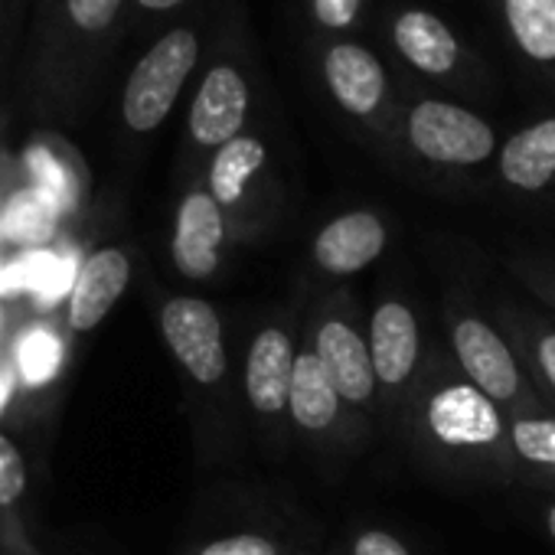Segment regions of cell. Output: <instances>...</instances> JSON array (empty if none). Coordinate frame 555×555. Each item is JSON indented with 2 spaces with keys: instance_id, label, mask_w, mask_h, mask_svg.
Returning a JSON list of instances; mask_svg holds the SVG:
<instances>
[{
  "instance_id": "1",
  "label": "cell",
  "mask_w": 555,
  "mask_h": 555,
  "mask_svg": "<svg viewBox=\"0 0 555 555\" xmlns=\"http://www.w3.org/2000/svg\"><path fill=\"white\" fill-rule=\"evenodd\" d=\"M396 444L444 487L513 490L506 412L454 366L438 337L399 422Z\"/></svg>"
},
{
  "instance_id": "2",
  "label": "cell",
  "mask_w": 555,
  "mask_h": 555,
  "mask_svg": "<svg viewBox=\"0 0 555 555\" xmlns=\"http://www.w3.org/2000/svg\"><path fill=\"white\" fill-rule=\"evenodd\" d=\"M128 11L131 0H37L17 63L37 118L76 125L89 115L128 40Z\"/></svg>"
},
{
  "instance_id": "3",
  "label": "cell",
  "mask_w": 555,
  "mask_h": 555,
  "mask_svg": "<svg viewBox=\"0 0 555 555\" xmlns=\"http://www.w3.org/2000/svg\"><path fill=\"white\" fill-rule=\"evenodd\" d=\"M500 144V128L477 105L402 86L379 160L418 190L470 199L493 193Z\"/></svg>"
},
{
  "instance_id": "4",
  "label": "cell",
  "mask_w": 555,
  "mask_h": 555,
  "mask_svg": "<svg viewBox=\"0 0 555 555\" xmlns=\"http://www.w3.org/2000/svg\"><path fill=\"white\" fill-rule=\"evenodd\" d=\"M157 334L186 392L196 451L206 464L235 457L245 435L238 360L216 301L203 295H160L154 305Z\"/></svg>"
},
{
  "instance_id": "5",
  "label": "cell",
  "mask_w": 555,
  "mask_h": 555,
  "mask_svg": "<svg viewBox=\"0 0 555 555\" xmlns=\"http://www.w3.org/2000/svg\"><path fill=\"white\" fill-rule=\"evenodd\" d=\"M268 76L238 0H225L212 50L186 99L177 147V183L196 177L206 160L264 118Z\"/></svg>"
},
{
  "instance_id": "6",
  "label": "cell",
  "mask_w": 555,
  "mask_h": 555,
  "mask_svg": "<svg viewBox=\"0 0 555 555\" xmlns=\"http://www.w3.org/2000/svg\"><path fill=\"white\" fill-rule=\"evenodd\" d=\"M311 288H298L292 301L264 308L238 350V389L245 431L258 454L271 464H282L295 451L292 435V386L305 337V311Z\"/></svg>"
},
{
  "instance_id": "7",
  "label": "cell",
  "mask_w": 555,
  "mask_h": 555,
  "mask_svg": "<svg viewBox=\"0 0 555 555\" xmlns=\"http://www.w3.org/2000/svg\"><path fill=\"white\" fill-rule=\"evenodd\" d=\"M379 50L402 86L480 105L496 92V73L461 30L415 0H386L379 17Z\"/></svg>"
},
{
  "instance_id": "8",
  "label": "cell",
  "mask_w": 555,
  "mask_h": 555,
  "mask_svg": "<svg viewBox=\"0 0 555 555\" xmlns=\"http://www.w3.org/2000/svg\"><path fill=\"white\" fill-rule=\"evenodd\" d=\"M222 8L225 0H212V4L154 34L138 53L118 92V131L125 144H147L170 121L183 95L190 99L196 76L212 50Z\"/></svg>"
},
{
  "instance_id": "9",
  "label": "cell",
  "mask_w": 555,
  "mask_h": 555,
  "mask_svg": "<svg viewBox=\"0 0 555 555\" xmlns=\"http://www.w3.org/2000/svg\"><path fill=\"white\" fill-rule=\"evenodd\" d=\"M305 66L347 138L379 157L402 102V79L386 53L363 37H305Z\"/></svg>"
},
{
  "instance_id": "10",
  "label": "cell",
  "mask_w": 555,
  "mask_h": 555,
  "mask_svg": "<svg viewBox=\"0 0 555 555\" xmlns=\"http://www.w3.org/2000/svg\"><path fill=\"white\" fill-rule=\"evenodd\" d=\"M441 340L454 360V366L483 389L506 415L539 405V392L529 383V373L513 350L506 331L500 327L490 298L467 274L444 278L441 282Z\"/></svg>"
},
{
  "instance_id": "11",
  "label": "cell",
  "mask_w": 555,
  "mask_h": 555,
  "mask_svg": "<svg viewBox=\"0 0 555 555\" xmlns=\"http://www.w3.org/2000/svg\"><path fill=\"white\" fill-rule=\"evenodd\" d=\"M196 177L222 206L242 248L264 242L288 216L292 190L268 115L245 134L219 147Z\"/></svg>"
},
{
  "instance_id": "12",
  "label": "cell",
  "mask_w": 555,
  "mask_h": 555,
  "mask_svg": "<svg viewBox=\"0 0 555 555\" xmlns=\"http://www.w3.org/2000/svg\"><path fill=\"white\" fill-rule=\"evenodd\" d=\"M370 353L379 392V431L396 441L399 422L425 373L435 337H428L425 308L399 274H383L366 311Z\"/></svg>"
},
{
  "instance_id": "13",
  "label": "cell",
  "mask_w": 555,
  "mask_h": 555,
  "mask_svg": "<svg viewBox=\"0 0 555 555\" xmlns=\"http://www.w3.org/2000/svg\"><path fill=\"white\" fill-rule=\"evenodd\" d=\"M292 435L295 451L324 477L337 480L373 444L376 431L347 405L334 379L321 366L314 347L301 337V353L292 386Z\"/></svg>"
},
{
  "instance_id": "14",
  "label": "cell",
  "mask_w": 555,
  "mask_h": 555,
  "mask_svg": "<svg viewBox=\"0 0 555 555\" xmlns=\"http://www.w3.org/2000/svg\"><path fill=\"white\" fill-rule=\"evenodd\" d=\"M305 340L314 347L321 366L334 379L347 405L379 431V392L370 353L366 308L350 285L311 292L305 311Z\"/></svg>"
},
{
  "instance_id": "15",
  "label": "cell",
  "mask_w": 555,
  "mask_h": 555,
  "mask_svg": "<svg viewBox=\"0 0 555 555\" xmlns=\"http://www.w3.org/2000/svg\"><path fill=\"white\" fill-rule=\"evenodd\" d=\"M399 222L376 203L344 206L327 216L308 238L305 251V288L327 292L350 285L357 274L376 268L396 245Z\"/></svg>"
},
{
  "instance_id": "16",
  "label": "cell",
  "mask_w": 555,
  "mask_h": 555,
  "mask_svg": "<svg viewBox=\"0 0 555 555\" xmlns=\"http://www.w3.org/2000/svg\"><path fill=\"white\" fill-rule=\"evenodd\" d=\"M235 251H242L235 229L206 190V183L199 177L177 183V203L167 238L173 271L190 285H212L225 274Z\"/></svg>"
},
{
  "instance_id": "17",
  "label": "cell",
  "mask_w": 555,
  "mask_h": 555,
  "mask_svg": "<svg viewBox=\"0 0 555 555\" xmlns=\"http://www.w3.org/2000/svg\"><path fill=\"white\" fill-rule=\"evenodd\" d=\"M493 196L519 209L555 206V102L503 138Z\"/></svg>"
},
{
  "instance_id": "18",
  "label": "cell",
  "mask_w": 555,
  "mask_h": 555,
  "mask_svg": "<svg viewBox=\"0 0 555 555\" xmlns=\"http://www.w3.org/2000/svg\"><path fill=\"white\" fill-rule=\"evenodd\" d=\"M134 274V251L121 242H102L82 255V264L73 278L69 298L63 305V324L73 340L89 337L105 324L115 305L125 298Z\"/></svg>"
},
{
  "instance_id": "19",
  "label": "cell",
  "mask_w": 555,
  "mask_h": 555,
  "mask_svg": "<svg viewBox=\"0 0 555 555\" xmlns=\"http://www.w3.org/2000/svg\"><path fill=\"white\" fill-rule=\"evenodd\" d=\"M487 14L516 69L555 102V0H487Z\"/></svg>"
},
{
  "instance_id": "20",
  "label": "cell",
  "mask_w": 555,
  "mask_h": 555,
  "mask_svg": "<svg viewBox=\"0 0 555 555\" xmlns=\"http://www.w3.org/2000/svg\"><path fill=\"white\" fill-rule=\"evenodd\" d=\"M69 331L63 314H34L24 318L8 344V360L14 366L21 396H43L53 389L69 366Z\"/></svg>"
},
{
  "instance_id": "21",
  "label": "cell",
  "mask_w": 555,
  "mask_h": 555,
  "mask_svg": "<svg viewBox=\"0 0 555 555\" xmlns=\"http://www.w3.org/2000/svg\"><path fill=\"white\" fill-rule=\"evenodd\" d=\"M490 308L519 353L539 399L555 409V318L513 295H490Z\"/></svg>"
},
{
  "instance_id": "22",
  "label": "cell",
  "mask_w": 555,
  "mask_h": 555,
  "mask_svg": "<svg viewBox=\"0 0 555 555\" xmlns=\"http://www.w3.org/2000/svg\"><path fill=\"white\" fill-rule=\"evenodd\" d=\"M513 490L555 493V409L539 402L506 415Z\"/></svg>"
},
{
  "instance_id": "23",
  "label": "cell",
  "mask_w": 555,
  "mask_h": 555,
  "mask_svg": "<svg viewBox=\"0 0 555 555\" xmlns=\"http://www.w3.org/2000/svg\"><path fill=\"white\" fill-rule=\"evenodd\" d=\"M27 183L63 216H79L89 196V173L79 164V157L56 141V147L34 144L27 154Z\"/></svg>"
},
{
  "instance_id": "24",
  "label": "cell",
  "mask_w": 555,
  "mask_h": 555,
  "mask_svg": "<svg viewBox=\"0 0 555 555\" xmlns=\"http://www.w3.org/2000/svg\"><path fill=\"white\" fill-rule=\"evenodd\" d=\"M63 222L66 219L30 183H24L4 206V219H0V242L14 245L17 251L53 248L66 238Z\"/></svg>"
},
{
  "instance_id": "25",
  "label": "cell",
  "mask_w": 555,
  "mask_h": 555,
  "mask_svg": "<svg viewBox=\"0 0 555 555\" xmlns=\"http://www.w3.org/2000/svg\"><path fill=\"white\" fill-rule=\"evenodd\" d=\"M27 493V461L21 444L0 431V542L8 552H24L30 548L24 526H21V503Z\"/></svg>"
},
{
  "instance_id": "26",
  "label": "cell",
  "mask_w": 555,
  "mask_h": 555,
  "mask_svg": "<svg viewBox=\"0 0 555 555\" xmlns=\"http://www.w3.org/2000/svg\"><path fill=\"white\" fill-rule=\"evenodd\" d=\"M305 548H308V542H298L282 529L245 526V529L209 535V539L190 545L183 555H301Z\"/></svg>"
},
{
  "instance_id": "27",
  "label": "cell",
  "mask_w": 555,
  "mask_h": 555,
  "mask_svg": "<svg viewBox=\"0 0 555 555\" xmlns=\"http://www.w3.org/2000/svg\"><path fill=\"white\" fill-rule=\"evenodd\" d=\"M373 0H301L305 37H363Z\"/></svg>"
},
{
  "instance_id": "28",
  "label": "cell",
  "mask_w": 555,
  "mask_h": 555,
  "mask_svg": "<svg viewBox=\"0 0 555 555\" xmlns=\"http://www.w3.org/2000/svg\"><path fill=\"white\" fill-rule=\"evenodd\" d=\"M506 271L513 282L555 318V255L542 248H513L506 255Z\"/></svg>"
},
{
  "instance_id": "29",
  "label": "cell",
  "mask_w": 555,
  "mask_h": 555,
  "mask_svg": "<svg viewBox=\"0 0 555 555\" xmlns=\"http://www.w3.org/2000/svg\"><path fill=\"white\" fill-rule=\"evenodd\" d=\"M212 4V0H131L128 11V40H151L164 27L190 17L193 11Z\"/></svg>"
},
{
  "instance_id": "30",
  "label": "cell",
  "mask_w": 555,
  "mask_h": 555,
  "mask_svg": "<svg viewBox=\"0 0 555 555\" xmlns=\"http://www.w3.org/2000/svg\"><path fill=\"white\" fill-rule=\"evenodd\" d=\"M340 555H422L402 532L383 522H357L340 539Z\"/></svg>"
},
{
  "instance_id": "31",
  "label": "cell",
  "mask_w": 555,
  "mask_h": 555,
  "mask_svg": "<svg viewBox=\"0 0 555 555\" xmlns=\"http://www.w3.org/2000/svg\"><path fill=\"white\" fill-rule=\"evenodd\" d=\"M30 14H34V0H0V27L11 34H24Z\"/></svg>"
},
{
  "instance_id": "32",
  "label": "cell",
  "mask_w": 555,
  "mask_h": 555,
  "mask_svg": "<svg viewBox=\"0 0 555 555\" xmlns=\"http://www.w3.org/2000/svg\"><path fill=\"white\" fill-rule=\"evenodd\" d=\"M21 50H24L21 34H11V30L0 27V102H4V82H8L14 60H21Z\"/></svg>"
},
{
  "instance_id": "33",
  "label": "cell",
  "mask_w": 555,
  "mask_h": 555,
  "mask_svg": "<svg viewBox=\"0 0 555 555\" xmlns=\"http://www.w3.org/2000/svg\"><path fill=\"white\" fill-rule=\"evenodd\" d=\"M539 522L548 535V542L555 545V493H545L539 496Z\"/></svg>"
},
{
  "instance_id": "34",
  "label": "cell",
  "mask_w": 555,
  "mask_h": 555,
  "mask_svg": "<svg viewBox=\"0 0 555 555\" xmlns=\"http://www.w3.org/2000/svg\"><path fill=\"white\" fill-rule=\"evenodd\" d=\"M17 318H14V311L8 308V305H0V350H4L8 344H11V337H14V331H17Z\"/></svg>"
},
{
  "instance_id": "35",
  "label": "cell",
  "mask_w": 555,
  "mask_h": 555,
  "mask_svg": "<svg viewBox=\"0 0 555 555\" xmlns=\"http://www.w3.org/2000/svg\"><path fill=\"white\" fill-rule=\"evenodd\" d=\"M301 555H340V552H327V548H318V545H308Z\"/></svg>"
},
{
  "instance_id": "36",
  "label": "cell",
  "mask_w": 555,
  "mask_h": 555,
  "mask_svg": "<svg viewBox=\"0 0 555 555\" xmlns=\"http://www.w3.org/2000/svg\"><path fill=\"white\" fill-rule=\"evenodd\" d=\"M8 555H37L34 548H24V552H8Z\"/></svg>"
},
{
  "instance_id": "37",
  "label": "cell",
  "mask_w": 555,
  "mask_h": 555,
  "mask_svg": "<svg viewBox=\"0 0 555 555\" xmlns=\"http://www.w3.org/2000/svg\"><path fill=\"white\" fill-rule=\"evenodd\" d=\"M34 4H37V0H34Z\"/></svg>"
}]
</instances>
